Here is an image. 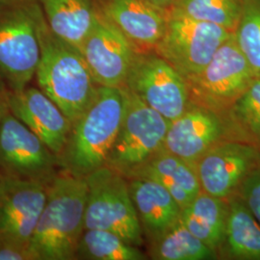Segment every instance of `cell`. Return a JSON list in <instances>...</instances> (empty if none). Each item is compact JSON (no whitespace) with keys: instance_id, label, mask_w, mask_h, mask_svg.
<instances>
[{"instance_id":"1","label":"cell","mask_w":260,"mask_h":260,"mask_svg":"<svg viewBox=\"0 0 260 260\" xmlns=\"http://www.w3.org/2000/svg\"><path fill=\"white\" fill-rule=\"evenodd\" d=\"M85 177L59 171L47 184V201L29 249L34 260H74L85 231Z\"/></svg>"},{"instance_id":"2","label":"cell","mask_w":260,"mask_h":260,"mask_svg":"<svg viewBox=\"0 0 260 260\" xmlns=\"http://www.w3.org/2000/svg\"><path fill=\"white\" fill-rule=\"evenodd\" d=\"M125 106L122 88L99 86L93 102L73 123L58 156L61 171L86 177L106 166L121 127Z\"/></svg>"},{"instance_id":"3","label":"cell","mask_w":260,"mask_h":260,"mask_svg":"<svg viewBox=\"0 0 260 260\" xmlns=\"http://www.w3.org/2000/svg\"><path fill=\"white\" fill-rule=\"evenodd\" d=\"M40 43L38 86L74 123L93 102L99 85L80 50L56 36L46 18L40 27Z\"/></svg>"},{"instance_id":"4","label":"cell","mask_w":260,"mask_h":260,"mask_svg":"<svg viewBox=\"0 0 260 260\" xmlns=\"http://www.w3.org/2000/svg\"><path fill=\"white\" fill-rule=\"evenodd\" d=\"M44 18L39 0H0V76L12 91L35 79Z\"/></svg>"},{"instance_id":"5","label":"cell","mask_w":260,"mask_h":260,"mask_svg":"<svg viewBox=\"0 0 260 260\" xmlns=\"http://www.w3.org/2000/svg\"><path fill=\"white\" fill-rule=\"evenodd\" d=\"M85 179V230L109 231L140 248L145 237L130 196L128 179L109 166L95 170Z\"/></svg>"},{"instance_id":"6","label":"cell","mask_w":260,"mask_h":260,"mask_svg":"<svg viewBox=\"0 0 260 260\" xmlns=\"http://www.w3.org/2000/svg\"><path fill=\"white\" fill-rule=\"evenodd\" d=\"M125 106L121 127L106 166L129 177L164 147L171 121L122 87Z\"/></svg>"},{"instance_id":"7","label":"cell","mask_w":260,"mask_h":260,"mask_svg":"<svg viewBox=\"0 0 260 260\" xmlns=\"http://www.w3.org/2000/svg\"><path fill=\"white\" fill-rule=\"evenodd\" d=\"M256 77L233 33L205 69L187 80L190 102L223 116Z\"/></svg>"},{"instance_id":"8","label":"cell","mask_w":260,"mask_h":260,"mask_svg":"<svg viewBox=\"0 0 260 260\" xmlns=\"http://www.w3.org/2000/svg\"><path fill=\"white\" fill-rule=\"evenodd\" d=\"M232 36L233 32L213 23L170 16L167 30L154 51L189 80Z\"/></svg>"},{"instance_id":"9","label":"cell","mask_w":260,"mask_h":260,"mask_svg":"<svg viewBox=\"0 0 260 260\" xmlns=\"http://www.w3.org/2000/svg\"><path fill=\"white\" fill-rule=\"evenodd\" d=\"M123 87L168 121L177 120L190 104L187 80L154 50L136 52Z\"/></svg>"},{"instance_id":"10","label":"cell","mask_w":260,"mask_h":260,"mask_svg":"<svg viewBox=\"0 0 260 260\" xmlns=\"http://www.w3.org/2000/svg\"><path fill=\"white\" fill-rule=\"evenodd\" d=\"M59 171L58 158L46 143L7 112L0 122V177L47 185Z\"/></svg>"},{"instance_id":"11","label":"cell","mask_w":260,"mask_h":260,"mask_svg":"<svg viewBox=\"0 0 260 260\" xmlns=\"http://www.w3.org/2000/svg\"><path fill=\"white\" fill-rule=\"evenodd\" d=\"M260 165V149L239 141L225 140L209 149L196 163L202 191L229 199Z\"/></svg>"},{"instance_id":"12","label":"cell","mask_w":260,"mask_h":260,"mask_svg":"<svg viewBox=\"0 0 260 260\" xmlns=\"http://www.w3.org/2000/svg\"><path fill=\"white\" fill-rule=\"evenodd\" d=\"M79 50L95 83L111 88L124 86L137 52L121 31L102 15H99Z\"/></svg>"},{"instance_id":"13","label":"cell","mask_w":260,"mask_h":260,"mask_svg":"<svg viewBox=\"0 0 260 260\" xmlns=\"http://www.w3.org/2000/svg\"><path fill=\"white\" fill-rule=\"evenodd\" d=\"M46 201V184L0 177V239L29 248Z\"/></svg>"},{"instance_id":"14","label":"cell","mask_w":260,"mask_h":260,"mask_svg":"<svg viewBox=\"0 0 260 260\" xmlns=\"http://www.w3.org/2000/svg\"><path fill=\"white\" fill-rule=\"evenodd\" d=\"M225 140L230 138L223 115L190 102L185 111L171 121L164 148L195 167L205 152Z\"/></svg>"},{"instance_id":"15","label":"cell","mask_w":260,"mask_h":260,"mask_svg":"<svg viewBox=\"0 0 260 260\" xmlns=\"http://www.w3.org/2000/svg\"><path fill=\"white\" fill-rule=\"evenodd\" d=\"M98 6L139 52L155 50L167 30L170 12L147 0H98Z\"/></svg>"},{"instance_id":"16","label":"cell","mask_w":260,"mask_h":260,"mask_svg":"<svg viewBox=\"0 0 260 260\" xmlns=\"http://www.w3.org/2000/svg\"><path fill=\"white\" fill-rule=\"evenodd\" d=\"M9 110L58 158L65 148L73 122L47 94L31 85L18 91L11 90Z\"/></svg>"},{"instance_id":"17","label":"cell","mask_w":260,"mask_h":260,"mask_svg":"<svg viewBox=\"0 0 260 260\" xmlns=\"http://www.w3.org/2000/svg\"><path fill=\"white\" fill-rule=\"evenodd\" d=\"M127 179L144 237L151 241L177 223L181 208L167 189L157 181L139 177Z\"/></svg>"},{"instance_id":"18","label":"cell","mask_w":260,"mask_h":260,"mask_svg":"<svg viewBox=\"0 0 260 260\" xmlns=\"http://www.w3.org/2000/svg\"><path fill=\"white\" fill-rule=\"evenodd\" d=\"M134 177L157 181L174 197L181 209L202 191L195 167L164 147L132 172L127 178Z\"/></svg>"},{"instance_id":"19","label":"cell","mask_w":260,"mask_h":260,"mask_svg":"<svg viewBox=\"0 0 260 260\" xmlns=\"http://www.w3.org/2000/svg\"><path fill=\"white\" fill-rule=\"evenodd\" d=\"M56 36L80 49L98 19V0H39Z\"/></svg>"},{"instance_id":"20","label":"cell","mask_w":260,"mask_h":260,"mask_svg":"<svg viewBox=\"0 0 260 260\" xmlns=\"http://www.w3.org/2000/svg\"><path fill=\"white\" fill-rule=\"evenodd\" d=\"M228 200L229 216L219 257L260 260V224L238 193Z\"/></svg>"},{"instance_id":"21","label":"cell","mask_w":260,"mask_h":260,"mask_svg":"<svg viewBox=\"0 0 260 260\" xmlns=\"http://www.w3.org/2000/svg\"><path fill=\"white\" fill-rule=\"evenodd\" d=\"M228 216V200L201 191L181 209L179 219L190 233L218 252L224 238Z\"/></svg>"},{"instance_id":"22","label":"cell","mask_w":260,"mask_h":260,"mask_svg":"<svg viewBox=\"0 0 260 260\" xmlns=\"http://www.w3.org/2000/svg\"><path fill=\"white\" fill-rule=\"evenodd\" d=\"M149 257L154 260H212L219 258L213 249L206 246L180 221L149 242Z\"/></svg>"},{"instance_id":"23","label":"cell","mask_w":260,"mask_h":260,"mask_svg":"<svg viewBox=\"0 0 260 260\" xmlns=\"http://www.w3.org/2000/svg\"><path fill=\"white\" fill-rule=\"evenodd\" d=\"M229 138L260 149V76L223 114Z\"/></svg>"},{"instance_id":"24","label":"cell","mask_w":260,"mask_h":260,"mask_svg":"<svg viewBox=\"0 0 260 260\" xmlns=\"http://www.w3.org/2000/svg\"><path fill=\"white\" fill-rule=\"evenodd\" d=\"M139 249L109 231L85 230L76 249L75 259H146L148 255Z\"/></svg>"},{"instance_id":"25","label":"cell","mask_w":260,"mask_h":260,"mask_svg":"<svg viewBox=\"0 0 260 260\" xmlns=\"http://www.w3.org/2000/svg\"><path fill=\"white\" fill-rule=\"evenodd\" d=\"M243 0H177L170 16L213 23L234 32L238 24Z\"/></svg>"},{"instance_id":"26","label":"cell","mask_w":260,"mask_h":260,"mask_svg":"<svg viewBox=\"0 0 260 260\" xmlns=\"http://www.w3.org/2000/svg\"><path fill=\"white\" fill-rule=\"evenodd\" d=\"M233 37L253 72L260 75V0H243Z\"/></svg>"},{"instance_id":"27","label":"cell","mask_w":260,"mask_h":260,"mask_svg":"<svg viewBox=\"0 0 260 260\" xmlns=\"http://www.w3.org/2000/svg\"><path fill=\"white\" fill-rule=\"evenodd\" d=\"M237 193L260 224V165L246 177Z\"/></svg>"},{"instance_id":"28","label":"cell","mask_w":260,"mask_h":260,"mask_svg":"<svg viewBox=\"0 0 260 260\" xmlns=\"http://www.w3.org/2000/svg\"><path fill=\"white\" fill-rule=\"evenodd\" d=\"M0 260H34L30 249L0 239Z\"/></svg>"},{"instance_id":"29","label":"cell","mask_w":260,"mask_h":260,"mask_svg":"<svg viewBox=\"0 0 260 260\" xmlns=\"http://www.w3.org/2000/svg\"><path fill=\"white\" fill-rule=\"evenodd\" d=\"M11 89L0 76V122L5 114L9 111V98Z\"/></svg>"},{"instance_id":"30","label":"cell","mask_w":260,"mask_h":260,"mask_svg":"<svg viewBox=\"0 0 260 260\" xmlns=\"http://www.w3.org/2000/svg\"><path fill=\"white\" fill-rule=\"evenodd\" d=\"M153 5L158 6L162 9L168 10L170 12L171 8L174 6V4L177 2V0H147Z\"/></svg>"},{"instance_id":"31","label":"cell","mask_w":260,"mask_h":260,"mask_svg":"<svg viewBox=\"0 0 260 260\" xmlns=\"http://www.w3.org/2000/svg\"><path fill=\"white\" fill-rule=\"evenodd\" d=\"M259 76H260V75H259Z\"/></svg>"}]
</instances>
